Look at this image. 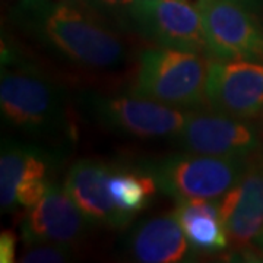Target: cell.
I'll use <instances>...</instances> for the list:
<instances>
[{
	"label": "cell",
	"instance_id": "14",
	"mask_svg": "<svg viewBox=\"0 0 263 263\" xmlns=\"http://www.w3.org/2000/svg\"><path fill=\"white\" fill-rule=\"evenodd\" d=\"M126 249L141 263H177L189 256V240L176 215L149 218L132 228Z\"/></svg>",
	"mask_w": 263,
	"mask_h": 263
},
{
	"label": "cell",
	"instance_id": "15",
	"mask_svg": "<svg viewBox=\"0 0 263 263\" xmlns=\"http://www.w3.org/2000/svg\"><path fill=\"white\" fill-rule=\"evenodd\" d=\"M174 215L190 247L197 253H216L226 250L230 245L219 215V200H181L177 202Z\"/></svg>",
	"mask_w": 263,
	"mask_h": 263
},
{
	"label": "cell",
	"instance_id": "5",
	"mask_svg": "<svg viewBox=\"0 0 263 263\" xmlns=\"http://www.w3.org/2000/svg\"><path fill=\"white\" fill-rule=\"evenodd\" d=\"M81 107L104 127L141 139L176 138L189 113L135 92H85L81 97Z\"/></svg>",
	"mask_w": 263,
	"mask_h": 263
},
{
	"label": "cell",
	"instance_id": "10",
	"mask_svg": "<svg viewBox=\"0 0 263 263\" xmlns=\"http://www.w3.org/2000/svg\"><path fill=\"white\" fill-rule=\"evenodd\" d=\"M219 215L228 243L246 256H257L263 235V161L253 154L240 180L219 199Z\"/></svg>",
	"mask_w": 263,
	"mask_h": 263
},
{
	"label": "cell",
	"instance_id": "12",
	"mask_svg": "<svg viewBox=\"0 0 263 263\" xmlns=\"http://www.w3.org/2000/svg\"><path fill=\"white\" fill-rule=\"evenodd\" d=\"M92 222L69 196L65 187L51 183L46 195L28 208L21 224L24 243L75 246L84 240Z\"/></svg>",
	"mask_w": 263,
	"mask_h": 263
},
{
	"label": "cell",
	"instance_id": "25",
	"mask_svg": "<svg viewBox=\"0 0 263 263\" xmlns=\"http://www.w3.org/2000/svg\"><path fill=\"white\" fill-rule=\"evenodd\" d=\"M260 157H262V161H263V154H262V155H260Z\"/></svg>",
	"mask_w": 263,
	"mask_h": 263
},
{
	"label": "cell",
	"instance_id": "21",
	"mask_svg": "<svg viewBox=\"0 0 263 263\" xmlns=\"http://www.w3.org/2000/svg\"><path fill=\"white\" fill-rule=\"evenodd\" d=\"M234 2H238V3H241V5H246V6L252 8V9L256 6V0H234Z\"/></svg>",
	"mask_w": 263,
	"mask_h": 263
},
{
	"label": "cell",
	"instance_id": "2",
	"mask_svg": "<svg viewBox=\"0 0 263 263\" xmlns=\"http://www.w3.org/2000/svg\"><path fill=\"white\" fill-rule=\"evenodd\" d=\"M0 110L6 122L35 136H53L69 130V113L63 88L44 72L18 62L12 48H2Z\"/></svg>",
	"mask_w": 263,
	"mask_h": 263
},
{
	"label": "cell",
	"instance_id": "8",
	"mask_svg": "<svg viewBox=\"0 0 263 263\" xmlns=\"http://www.w3.org/2000/svg\"><path fill=\"white\" fill-rule=\"evenodd\" d=\"M183 151L215 155L249 158L260 148L259 130L246 120L209 110H192L183 129L176 136Z\"/></svg>",
	"mask_w": 263,
	"mask_h": 263
},
{
	"label": "cell",
	"instance_id": "17",
	"mask_svg": "<svg viewBox=\"0 0 263 263\" xmlns=\"http://www.w3.org/2000/svg\"><path fill=\"white\" fill-rule=\"evenodd\" d=\"M73 246L60 243H35L28 245L27 250L19 257L24 263H62L67 262L73 256Z\"/></svg>",
	"mask_w": 263,
	"mask_h": 263
},
{
	"label": "cell",
	"instance_id": "11",
	"mask_svg": "<svg viewBox=\"0 0 263 263\" xmlns=\"http://www.w3.org/2000/svg\"><path fill=\"white\" fill-rule=\"evenodd\" d=\"M209 108L240 120L263 113V63L212 59L208 73Z\"/></svg>",
	"mask_w": 263,
	"mask_h": 263
},
{
	"label": "cell",
	"instance_id": "23",
	"mask_svg": "<svg viewBox=\"0 0 263 263\" xmlns=\"http://www.w3.org/2000/svg\"><path fill=\"white\" fill-rule=\"evenodd\" d=\"M256 249H257V253H259V256L263 259V235H262V238L259 240V243H257V247H256Z\"/></svg>",
	"mask_w": 263,
	"mask_h": 263
},
{
	"label": "cell",
	"instance_id": "22",
	"mask_svg": "<svg viewBox=\"0 0 263 263\" xmlns=\"http://www.w3.org/2000/svg\"><path fill=\"white\" fill-rule=\"evenodd\" d=\"M44 2H48V0H24V3H25L27 6H34V5L44 3Z\"/></svg>",
	"mask_w": 263,
	"mask_h": 263
},
{
	"label": "cell",
	"instance_id": "6",
	"mask_svg": "<svg viewBox=\"0 0 263 263\" xmlns=\"http://www.w3.org/2000/svg\"><path fill=\"white\" fill-rule=\"evenodd\" d=\"M127 24L154 46L208 56L203 16L195 3L186 0H133Z\"/></svg>",
	"mask_w": 263,
	"mask_h": 263
},
{
	"label": "cell",
	"instance_id": "3",
	"mask_svg": "<svg viewBox=\"0 0 263 263\" xmlns=\"http://www.w3.org/2000/svg\"><path fill=\"white\" fill-rule=\"evenodd\" d=\"M209 57L180 48H146L139 56L133 92L192 111L208 107Z\"/></svg>",
	"mask_w": 263,
	"mask_h": 263
},
{
	"label": "cell",
	"instance_id": "19",
	"mask_svg": "<svg viewBox=\"0 0 263 263\" xmlns=\"http://www.w3.org/2000/svg\"><path fill=\"white\" fill-rule=\"evenodd\" d=\"M16 245L18 235L12 230H3L0 234V262H16Z\"/></svg>",
	"mask_w": 263,
	"mask_h": 263
},
{
	"label": "cell",
	"instance_id": "7",
	"mask_svg": "<svg viewBox=\"0 0 263 263\" xmlns=\"http://www.w3.org/2000/svg\"><path fill=\"white\" fill-rule=\"evenodd\" d=\"M208 56L263 63V22L252 8L234 0H200Z\"/></svg>",
	"mask_w": 263,
	"mask_h": 263
},
{
	"label": "cell",
	"instance_id": "9",
	"mask_svg": "<svg viewBox=\"0 0 263 263\" xmlns=\"http://www.w3.org/2000/svg\"><path fill=\"white\" fill-rule=\"evenodd\" d=\"M53 165L50 154L35 145L5 139L0 154L2 212L34 206L53 183Z\"/></svg>",
	"mask_w": 263,
	"mask_h": 263
},
{
	"label": "cell",
	"instance_id": "18",
	"mask_svg": "<svg viewBox=\"0 0 263 263\" xmlns=\"http://www.w3.org/2000/svg\"><path fill=\"white\" fill-rule=\"evenodd\" d=\"M86 9L92 10L100 16L120 21L129 25V9L133 0H72Z\"/></svg>",
	"mask_w": 263,
	"mask_h": 263
},
{
	"label": "cell",
	"instance_id": "20",
	"mask_svg": "<svg viewBox=\"0 0 263 263\" xmlns=\"http://www.w3.org/2000/svg\"><path fill=\"white\" fill-rule=\"evenodd\" d=\"M257 130H259V135L263 141V113L257 117Z\"/></svg>",
	"mask_w": 263,
	"mask_h": 263
},
{
	"label": "cell",
	"instance_id": "1",
	"mask_svg": "<svg viewBox=\"0 0 263 263\" xmlns=\"http://www.w3.org/2000/svg\"><path fill=\"white\" fill-rule=\"evenodd\" d=\"M28 9L38 13L35 35L67 62L92 70H111L126 63V41L98 13L72 0L44 2Z\"/></svg>",
	"mask_w": 263,
	"mask_h": 263
},
{
	"label": "cell",
	"instance_id": "13",
	"mask_svg": "<svg viewBox=\"0 0 263 263\" xmlns=\"http://www.w3.org/2000/svg\"><path fill=\"white\" fill-rule=\"evenodd\" d=\"M113 165L94 160H81L69 168L63 187L94 226L124 228L130 224L116 208L108 189Z\"/></svg>",
	"mask_w": 263,
	"mask_h": 263
},
{
	"label": "cell",
	"instance_id": "24",
	"mask_svg": "<svg viewBox=\"0 0 263 263\" xmlns=\"http://www.w3.org/2000/svg\"><path fill=\"white\" fill-rule=\"evenodd\" d=\"M186 2H190V3H195V5H199V2H200V0H186Z\"/></svg>",
	"mask_w": 263,
	"mask_h": 263
},
{
	"label": "cell",
	"instance_id": "4",
	"mask_svg": "<svg viewBox=\"0 0 263 263\" xmlns=\"http://www.w3.org/2000/svg\"><path fill=\"white\" fill-rule=\"evenodd\" d=\"M249 158L184 151L149 165L148 173L161 192L177 202L189 199L219 200L240 180Z\"/></svg>",
	"mask_w": 263,
	"mask_h": 263
},
{
	"label": "cell",
	"instance_id": "16",
	"mask_svg": "<svg viewBox=\"0 0 263 263\" xmlns=\"http://www.w3.org/2000/svg\"><path fill=\"white\" fill-rule=\"evenodd\" d=\"M108 189L116 208L132 221L152 202L158 186L149 173L113 167L108 177Z\"/></svg>",
	"mask_w": 263,
	"mask_h": 263
}]
</instances>
